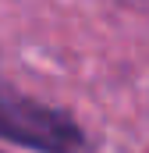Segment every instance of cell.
Returning a JSON list of instances; mask_svg holds the SVG:
<instances>
[{
    "label": "cell",
    "mask_w": 149,
    "mask_h": 153,
    "mask_svg": "<svg viewBox=\"0 0 149 153\" xmlns=\"http://www.w3.org/2000/svg\"><path fill=\"white\" fill-rule=\"evenodd\" d=\"M0 153H4V150H0Z\"/></svg>",
    "instance_id": "6da1fadb"
}]
</instances>
